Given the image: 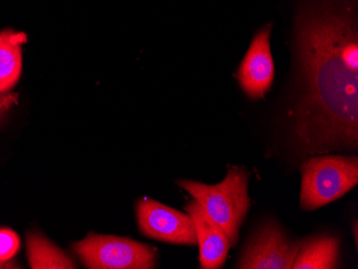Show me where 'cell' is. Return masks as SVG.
<instances>
[{
    "label": "cell",
    "mask_w": 358,
    "mask_h": 269,
    "mask_svg": "<svg viewBox=\"0 0 358 269\" xmlns=\"http://www.w3.org/2000/svg\"><path fill=\"white\" fill-rule=\"evenodd\" d=\"M271 24L255 36L237 72L241 89L250 99L264 97L275 78V64L271 51Z\"/></svg>",
    "instance_id": "52a82bcc"
},
{
    "label": "cell",
    "mask_w": 358,
    "mask_h": 269,
    "mask_svg": "<svg viewBox=\"0 0 358 269\" xmlns=\"http://www.w3.org/2000/svg\"><path fill=\"white\" fill-rule=\"evenodd\" d=\"M20 249V238L9 228L0 230V268H6Z\"/></svg>",
    "instance_id": "7c38bea8"
},
{
    "label": "cell",
    "mask_w": 358,
    "mask_h": 269,
    "mask_svg": "<svg viewBox=\"0 0 358 269\" xmlns=\"http://www.w3.org/2000/svg\"><path fill=\"white\" fill-rule=\"evenodd\" d=\"M194 224L195 234L200 247L202 268L217 269L224 264L230 249V240L222 228L209 219L196 201H190L185 208Z\"/></svg>",
    "instance_id": "ba28073f"
},
{
    "label": "cell",
    "mask_w": 358,
    "mask_h": 269,
    "mask_svg": "<svg viewBox=\"0 0 358 269\" xmlns=\"http://www.w3.org/2000/svg\"><path fill=\"white\" fill-rule=\"evenodd\" d=\"M19 102L17 94H0V122L8 115L11 108Z\"/></svg>",
    "instance_id": "4fadbf2b"
},
{
    "label": "cell",
    "mask_w": 358,
    "mask_h": 269,
    "mask_svg": "<svg viewBox=\"0 0 358 269\" xmlns=\"http://www.w3.org/2000/svg\"><path fill=\"white\" fill-rule=\"evenodd\" d=\"M73 249L88 268L150 269L156 265V249L122 237L90 234Z\"/></svg>",
    "instance_id": "277c9868"
},
{
    "label": "cell",
    "mask_w": 358,
    "mask_h": 269,
    "mask_svg": "<svg viewBox=\"0 0 358 269\" xmlns=\"http://www.w3.org/2000/svg\"><path fill=\"white\" fill-rule=\"evenodd\" d=\"M138 221L145 236L176 245H195L196 234L189 215L145 198L138 204Z\"/></svg>",
    "instance_id": "8992f818"
},
{
    "label": "cell",
    "mask_w": 358,
    "mask_h": 269,
    "mask_svg": "<svg viewBox=\"0 0 358 269\" xmlns=\"http://www.w3.org/2000/svg\"><path fill=\"white\" fill-rule=\"evenodd\" d=\"M249 175L241 168H230L227 177L215 186L182 180L178 184L201 205L213 222L220 226L232 246L238 240L239 228L250 208Z\"/></svg>",
    "instance_id": "7a4b0ae2"
},
{
    "label": "cell",
    "mask_w": 358,
    "mask_h": 269,
    "mask_svg": "<svg viewBox=\"0 0 358 269\" xmlns=\"http://www.w3.org/2000/svg\"><path fill=\"white\" fill-rule=\"evenodd\" d=\"M27 35L12 29L0 33V94H6L19 82L22 73V45Z\"/></svg>",
    "instance_id": "30bf717a"
},
{
    "label": "cell",
    "mask_w": 358,
    "mask_h": 269,
    "mask_svg": "<svg viewBox=\"0 0 358 269\" xmlns=\"http://www.w3.org/2000/svg\"><path fill=\"white\" fill-rule=\"evenodd\" d=\"M301 242L289 240L278 224L269 222L253 235L243 250L237 268H292Z\"/></svg>",
    "instance_id": "5b68a950"
},
{
    "label": "cell",
    "mask_w": 358,
    "mask_h": 269,
    "mask_svg": "<svg viewBox=\"0 0 358 269\" xmlns=\"http://www.w3.org/2000/svg\"><path fill=\"white\" fill-rule=\"evenodd\" d=\"M27 256L34 269L76 268V264L62 251L37 232L28 234Z\"/></svg>",
    "instance_id": "8fae6325"
},
{
    "label": "cell",
    "mask_w": 358,
    "mask_h": 269,
    "mask_svg": "<svg viewBox=\"0 0 358 269\" xmlns=\"http://www.w3.org/2000/svg\"><path fill=\"white\" fill-rule=\"evenodd\" d=\"M339 240L333 236L313 237L301 242L292 269L337 268Z\"/></svg>",
    "instance_id": "9c48e42d"
},
{
    "label": "cell",
    "mask_w": 358,
    "mask_h": 269,
    "mask_svg": "<svg viewBox=\"0 0 358 269\" xmlns=\"http://www.w3.org/2000/svg\"><path fill=\"white\" fill-rule=\"evenodd\" d=\"M293 134L308 154L358 146L357 0H299Z\"/></svg>",
    "instance_id": "6da1fadb"
},
{
    "label": "cell",
    "mask_w": 358,
    "mask_h": 269,
    "mask_svg": "<svg viewBox=\"0 0 358 269\" xmlns=\"http://www.w3.org/2000/svg\"><path fill=\"white\" fill-rule=\"evenodd\" d=\"M357 182V157H313L301 166V210L323 208L343 198Z\"/></svg>",
    "instance_id": "3957f363"
}]
</instances>
